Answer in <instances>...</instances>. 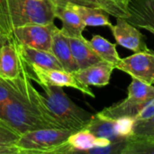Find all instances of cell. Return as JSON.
Instances as JSON below:
<instances>
[{
    "instance_id": "obj_1",
    "label": "cell",
    "mask_w": 154,
    "mask_h": 154,
    "mask_svg": "<svg viewBox=\"0 0 154 154\" xmlns=\"http://www.w3.org/2000/svg\"><path fill=\"white\" fill-rule=\"evenodd\" d=\"M39 93L31 81L24 91L2 106L0 118L21 134L42 128H57L46 116Z\"/></svg>"
},
{
    "instance_id": "obj_2",
    "label": "cell",
    "mask_w": 154,
    "mask_h": 154,
    "mask_svg": "<svg viewBox=\"0 0 154 154\" xmlns=\"http://www.w3.org/2000/svg\"><path fill=\"white\" fill-rule=\"evenodd\" d=\"M39 97L44 113L57 128L77 132L86 128L93 115L76 105L60 87L41 85Z\"/></svg>"
},
{
    "instance_id": "obj_3",
    "label": "cell",
    "mask_w": 154,
    "mask_h": 154,
    "mask_svg": "<svg viewBox=\"0 0 154 154\" xmlns=\"http://www.w3.org/2000/svg\"><path fill=\"white\" fill-rule=\"evenodd\" d=\"M12 29L30 24L53 23L55 0H3Z\"/></svg>"
},
{
    "instance_id": "obj_4",
    "label": "cell",
    "mask_w": 154,
    "mask_h": 154,
    "mask_svg": "<svg viewBox=\"0 0 154 154\" xmlns=\"http://www.w3.org/2000/svg\"><path fill=\"white\" fill-rule=\"evenodd\" d=\"M73 131L42 128L23 133L15 143L20 154H68L67 140Z\"/></svg>"
},
{
    "instance_id": "obj_5",
    "label": "cell",
    "mask_w": 154,
    "mask_h": 154,
    "mask_svg": "<svg viewBox=\"0 0 154 154\" xmlns=\"http://www.w3.org/2000/svg\"><path fill=\"white\" fill-rule=\"evenodd\" d=\"M153 97V85L147 84L140 79L133 78L132 82L128 87L127 97L119 103L104 108L102 111L98 112V114L111 119L124 117L135 118Z\"/></svg>"
},
{
    "instance_id": "obj_6",
    "label": "cell",
    "mask_w": 154,
    "mask_h": 154,
    "mask_svg": "<svg viewBox=\"0 0 154 154\" xmlns=\"http://www.w3.org/2000/svg\"><path fill=\"white\" fill-rule=\"evenodd\" d=\"M134 118L111 119L97 113L92 116L86 129L97 137L106 139L111 143H116L129 141L134 137Z\"/></svg>"
},
{
    "instance_id": "obj_7",
    "label": "cell",
    "mask_w": 154,
    "mask_h": 154,
    "mask_svg": "<svg viewBox=\"0 0 154 154\" xmlns=\"http://www.w3.org/2000/svg\"><path fill=\"white\" fill-rule=\"evenodd\" d=\"M54 23L49 24H30L14 27L13 36L18 44L51 51L55 32L59 30Z\"/></svg>"
},
{
    "instance_id": "obj_8",
    "label": "cell",
    "mask_w": 154,
    "mask_h": 154,
    "mask_svg": "<svg viewBox=\"0 0 154 154\" xmlns=\"http://www.w3.org/2000/svg\"><path fill=\"white\" fill-rule=\"evenodd\" d=\"M26 66V65H25ZM32 70V74L29 73L30 78L36 81L40 86H53L60 88H73L79 90L84 95L95 98V94L91 88L82 84L74 75V72H69L64 69H42L38 67L28 68Z\"/></svg>"
},
{
    "instance_id": "obj_9",
    "label": "cell",
    "mask_w": 154,
    "mask_h": 154,
    "mask_svg": "<svg viewBox=\"0 0 154 154\" xmlns=\"http://www.w3.org/2000/svg\"><path fill=\"white\" fill-rule=\"evenodd\" d=\"M116 69L129 74L132 78L154 85V51L152 50L121 59Z\"/></svg>"
},
{
    "instance_id": "obj_10",
    "label": "cell",
    "mask_w": 154,
    "mask_h": 154,
    "mask_svg": "<svg viewBox=\"0 0 154 154\" xmlns=\"http://www.w3.org/2000/svg\"><path fill=\"white\" fill-rule=\"evenodd\" d=\"M110 30L120 46L126 48L134 52L146 51L150 49L147 47L144 35L136 28V26L130 23L126 18H116V23L111 25Z\"/></svg>"
},
{
    "instance_id": "obj_11",
    "label": "cell",
    "mask_w": 154,
    "mask_h": 154,
    "mask_svg": "<svg viewBox=\"0 0 154 154\" xmlns=\"http://www.w3.org/2000/svg\"><path fill=\"white\" fill-rule=\"evenodd\" d=\"M26 66L21 58L17 43L13 38L0 49V78L15 79L24 71Z\"/></svg>"
},
{
    "instance_id": "obj_12",
    "label": "cell",
    "mask_w": 154,
    "mask_h": 154,
    "mask_svg": "<svg viewBox=\"0 0 154 154\" xmlns=\"http://www.w3.org/2000/svg\"><path fill=\"white\" fill-rule=\"evenodd\" d=\"M126 20L154 34V0H128Z\"/></svg>"
},
{
    "instance_id": "obj_13",
    "label": "cell",
    "mask_w": 154,
    "mask_h": 154,
    "mask_svg": "<svg viewBox=\"0 0 154 154\" xmlns=\"http://www.w3.org/2000/svg\"><path fill=\"white\" fill-rule=\"evenodd\" d=\"M55 7V16L61 22L60 32L67 37H81L86 28L85 23L75 11L70 3L57 2Z\"/></svg>"
},
{
    "instance_id": "obj_14",
    "label": "cell",
    "mask_w": 154,
    "mask_h": 154,
    "mask_svg": "<svg viewBox=\"0 0 154 154\" xmlns=\"http://www.w3.org/2000/svg\"><path fill=\"white\" fill-rule=\"evenodd\" d=\"M115 69V65L100 60L85 69H78L74 72V75L82 84L88 87H105L109 84Z\"/></svg>"
},
{
    "instance_id": "obj_15",
    "label": "cell",
    "mask_w": 154,
    "mask_h": 154,
    "mask_svg": "<svg viewBox=\"0 0 154 154\" xmlns=\"http://www.w3.org/2000/svg\"><path fill=\"white\" fill-rule=\"evenodd\" d=\"M17 43V42H16ZM22 60L27 68L38 67L42 69H63L60 62L51 51L29 48L17 43Z\"/></svg>"
},
{
    "instance_id": "obj_16",
    "label": "cell",
    "mask_w": 154,
    "mask_h": 154,
    "mask_svg": "<svg viewBox=\"0 0 154 154\" xmlns=\"http://www.w3.org/2000/svg\"><path fill=\"white\" fill-rule=\"evenodd\" d=\"M51 51L60 62L64 70L75 72L79 69L78 64L71 52L69 37L64 35L60 32V29H59L53 36Z\"/></svg>"
},
{
    "instance_id": "obj_17",
    "label": "cell",
    "mask_w": 154,
    "mask_h": 154,
    "mask_svg": "<svg viewBox=\"0 0 154 154\" xmlns=\"http://www.w3.org/2000/svg\"><path fill=\"white\" fill-rule=\"evenodd\" d=\"M69 42L72 55L78 64L79 69H85L102 60L92 49L89 42L84 36L69 37Z\"/></svg>"
},
{
    "instance_id": "obj_18",
    "label": "cell",
    "mask_w": 154,
    "mask_h": 154,
    "mask_svg": "<svg viewBox=\"0 0 154 154\" xmlns=\"http://www.w3.org/2000/svg\"><path fill=\"white\" fill-rule=\"evenodd\" d=\"M67 143L70 148V153H83L85 151L94 147H103L111 143L110 141L97 137L88 129L72 133L68 140Z\"/></svg>"
},
{
    "instance_id": "obj_19",
    "label": "cell",
    "mask_w": 154,
    "mask_h": 154,
    "mask_svg": "<svg viewBox=\"0 0 154 154\" xmlns=\"http://www.w3.org/2000/svg\"><path fill=\"white\" fill-rule=\"evenodd\" d=\"M31 81L32 79L30 78L27 68H25L23 73L15 79L0 78V110L6 102L24 91Z\"/></svg>"
},
{
    "instance_id": "obj_20",
    "label": "cell",
    "mask_w": 154,
    "mask_h": 154,
    "mask_svg": "<svg viewBox=\"0 0 154 154\" xmlns=\"http://www.w3.org/2000/svg\"><path fill=\"white\" fill-rule=\"evenodd\" d=\"M55 1L102 9L116 18L118 17L127 18L129 16V13L127 11V5L124 3L117 2L115 0H55Z\"/></svg>"
},
{
    "instance_id": "obj_21",
    "label": "cell",
    "mask_w": 154,
    "mask_h": 154,
    "mask_svg": "<svg viewBox=\"0 0 154 154\" xmlns=\"http://www.w3.org/2000/svg\"><path fill=\"white\" fill-rule=\"evenodd\" d=\"M89 42L90 46L96 51V53L100 57L102 60L107 61L115 67L119 63L121 58L116 50V44L110 42L108 40L101 35L96 34L92 37Z\"/></svg>"
},
{
    "instance_id": "obj_22",
    "label": "cell",
    "mask_w": 154,
    "mask_h": 154,
    "mask_svg": "<svg viewBox=\"0 0 154 154\" xmlns=\"http://www.w3.org/2000/svg\"><path fill=\"white\" fill-rule=\"evenodd\" d=\"M75 11L79 14L86 26H106L111 27L109 14L98 8L78 5L71 4Z\"/></svg>"
},
{
    "instance_id": "obj_23",
    "label": "cell",
    "mask_w": 154,
    "mask_h": 154,
    "mask_svg": "<svg viewBox=\"0 0 154 154\" xmlns=\"http://www.w3.org/2000/svg\"><path fill=\"white\" fill-rule=\"evenodd\" d=\"M122 154H154V138L130 139Z\"/></svg>"
},
{
    "instance_id": "obj_24",
    "label": "cell",
    "mask_w": 154,
    "mask_h": 154,
    "mask_svg": "<svg viewBox=\"0 0 154 154\" xmlns=\"http://www.w3.org/2000/svg\"><path fill=\"white\" fill-rule=\"evenodd\" d=\"M21 133L14 128L9 123L0 118V145L15 146L21 136Z\"/></svg>"
},
{
    "instance_id": "obj_25",
    "label": "cell",
    "mask_w": 154,
    "mask_h": 154,
    "mask_svg": "<svg viewBox=\"0 0 154 154\" xmlns=\"http://www.w3.org/2000/svg\"><path fill=\"white\" fill-rule=\"evenodd\" d=\"M134 137L154 138V116L148 119L135 121Z\"/></svg>"
},
{
    "instance_id": "obj_26",
    "label": "cell",
    "mask_w": 154,
    "mask_h": 154,
    "mask_svg": "<svg viewBox=\"0 0 154 154\" xmlns=\"http://www.w3.org/2000/svg\"><path fill=\"white\" fill-rule=\"evenodd\" d=\"M128 141L111 143L106 146L103 147H94L85 151L83 153L88 154H122Z\"/></svg>"
},
{
    "instance_id": "obj_27",
    "label": "cell",
    "mask_w": 154,
    "mask_h": 154,
    "mask_svg": "<svg viewBox=\"0 0 154 154\" xmlns=\"http://www.w3.org/2000/svg\"><path fill=\"white\" fill-rule=\"evenodd\" d=\"M0 35L11 40L13 36V29L10 25L8 18L5 14L3 0H0Z\"/></svg>"
},
{
    "instance_id": "obj_28",
    "label": "cell",
    "mask_w": 154,
    "mask_h": 154,
    "mask_svg": "<svg viewBox=\"0 0 154 154\" xmlns=\"http://www.w3.org/2000/svg\"><path fill=\"white\" fill-rule=\"evenodd\" d=\"M154 116V97L149 101V103L144 106V108L134 118L135 121L137 120H143L148 119Z\"/></svg>"
},
{
    "instance_id": "obj_29",
    "label": "cell",
    "mask_w": 154,
    "mask_h": 154,
    "mask_svg": "<svg viewBox=\"0 0 154 154\" xmlns=\"http://www.w3.org/2000/svg\"><path fill=\"white\" fill-rule=\"evenodd\" d=\"M0 154H20V151L16 146L0 145Z\"/></svg>"
},
{
    "instance_id": "obj_30",
    "label": "cell",
    "mask_w": 154,
    "mask_h": 154,
    "mask_svg": "<svg viewBox=\"0 0 154 154\" xmlns=\"http://www.w3.org/2000/svg\"><path fill=\"white\" fill-rule=\"evenodd\" d=\"M8 41H9V39H7V38L2 36V35H0V49H1L2 46H3L5 42H7Z\"/></svg>"
},
{
    "instance_id": "obj_31",
    "label": "cell",
    "mask_w": 154,
    "mask_h": 154,
    "mask_svg": "<svg viewBox=\"0 0 154 154\" xmlns=\"http://www.w3.org/2000/svg\"><path fill=\"white\" fill-rule=\"evenodd\" d=\"M115 1H117V2H121V3H124V4H125L126 5H127V2H128V0H115Z\"/></svg>"
}]
</instances>
